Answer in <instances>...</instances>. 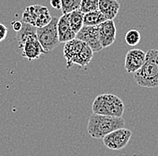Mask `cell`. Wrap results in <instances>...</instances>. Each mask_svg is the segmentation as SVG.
Instances as JSON below:
<instances>
[{
  "instance_id": "cell-22",
  "label": "cell",
  "mask_w": 158,
  "mask_h": 156,
  "mask_svg": "<svg viewBox=\"0 0 158 156\" xmlns=\"http://www.w3.org/2000/svg\"><path fill=\"white\" fill-rule=\"evenodd\" d=\"M50 5L55 9L61 8V0H50Z\"/></svg>"
},
{
  "instance_id": "cell-16",
  "label": "cell",
  "mask_w": 158,
  "mask_h": 156,
  "mask_svg": "<svg viewBox=\"0 0 158 156\" xmlns=\"http://www.w3.org/2000/svg\"><path fill=\"white\" fill-rule=\"evenodd\" d=\"M84 13L77 9L69 14V21L73 31L77 34L84 25Z\"/></svg>"
},
{
  "instance_id": "cell-17",
  "label": "cell",
  "mask_w": 158,
  "mask_h": 156,
  "mask_svg": "<svg viewBox=\"0 0 158 156\" xmlns=\"http://www.w3.org/2000/svg\"><path fill=\"white\" fill-rule=\"evenodd\" d=\"M81 0H61V11L63 14H69L80 8Z\"/></svg>"
},
{
  "instance_id": "cell-19",
  "label": "cell",
  "mask_w": 158,
  "mask_h": 156,
  "mask_svg": "<svg viewBox=\"0 0 158 156\" xmlns=\"http://www.w3.org/2000/svg\"><path fill=\"white\" fill-rule=\"evenodd\" d=\"M98 3L99 0H81L79 9L84 14L98 10Z\"/></svg>"
},
{
  "instance_id": "cell-13",
  "label": "cell",
  "mask_w": 158,
  "mask_h": 156,
  "mask_svg": "<svg viewBox=\"0 0 158 156\" xmlns=\"http://www.w3.org/2000/svg\"><path fill=\"white\" fill-rule=\"evenodd\" d=\"M120 4L117 0H99L98 10L107 18L113 20L118 14Z\"/></svg>"
},
{
  "instance_id": "cell-20",
  "label": "cell",
  "mask_w": 158,
  "mask_h": 156,
  "mask_svg": "<svg viewBox=\"0 0 158 156\" xmlns=\"http://www.w3.org/2000/svg\"><path fill=\"white\" fill-rule=\"evenodd\" d=\"M7 33H8V29L6 28V26L0 23V42L5 40L7 36Z\"/></svg>"
},
{
  "instance_id": "cell-18",
  "label": "cell",
  "mask_w": 158,
  "mask_h": 156,
  "mask_svg": "<svg viewBox=\"0 0 158 156\" xmlns=\"http://www.w3.org/2000/svg\"><path fill=\"white\" fill-rule=\"evenodd\" d=\"M141 34L138 30H129L125 35V41L128 46H136L140 42Z\"/></svg>"
},
{
  "instance_id": "cell-21",
  "label": "cell",
  "mask_w": 158,
  "mask_h": 156,
  "mask_svg": "<svg viewBox=\"0 0 158 156\" xmlns=\"http://www.w3.org/2000/svg\"><path fill=\"white\" fill-rule=\"evenodd\" d=\"M22 23H23L22 21H14V22H12V26H13L14 31H18L22 27Z\"/></svg>"
},
{
  "instance_id": "cell-5",
  "label": "cell",
  "mask_w": 158,
  "mask_h": 156,
  "mask_svg": "<svg viewBox=\"0 0 158 156\" xmlns=\"http://www.w3.org/2000/svg\"><path fill=\"white\" fill-rule=\"evenodd\" d=\"M58 21L59 17L54 16L49 23L43 27L37 28L36 33L40 44L42 49L48 54L59 45V34H58Z\"/></svg>"
},
{
  "instance_id": "cell-12",
  "label": "cell",
  "mask_w": 158,
  "mask_h": 156,
  "mask_svg": "<svg viewBox=\"0 0 158 156\" xmlns=\"http://www.w3.org/2000/svg\"><path fill=\"white\" fill-rule=\"evenodd\" d=\"M58 34L59 42H67L76 38V33L70 26L69 21V14H63L58 21Z\"/></svg>"
},
{
  "instance_id": "cell-6",
  "label": "cell",
  "mask_w": 158,
  "mask_h": 156,
  "mask_svg": "<svg viewBox=\"0 0 158 156\" xmlns=\"http://www.w3.org/2000/svg\"><path fill=\"white\" fill-rule=\"evenodd\" d=\"M52 19L48 7L40 5H32L23 10L22 22L27 23L37 28L47 25Z\"/></svg>"
},
{
  "instance_id": "cell-4",
  "label": "cell",
  "mask_w": 158,
  "mask_h": 156,
  "mask_svg": "<svg viewBox=\"0 0 158 156\" xmlns=\"http://www.w3.org/2000/svg\"><path fill=\"white\" fill-rule=\"evenodd\" d=\"M93 113L112 117H122L125 106L120 98L111 93L100 94L94 99L92 105Z\"/></svg>"
},
{
  "instance_id": "cell-10",
  "label": "cell",
  "mask_w": 158,
  "mask_h": 156,
  "mask_svg": "<svg viewBox=\"0 0 158 156\" xmlns=\"http://www.w3.org/2000/svg\"><path fill=\"white\" fill-rule=\"evenodd\" d=\"M146 59V52L142 49H133L128 50L125 57L124 68L128 73H135L142 67Z\"/></svg>"
},
{
  "instance_id": "cell-8",
  "label": "cell",
  "mask_w": 158,
  "mask_h": 156,
  "mask_svg": "<svg viewBox=\"0 0 158 156\" xmlns=\"http://www.w3.org/2000/svg\"><path fill=\"white\" fill-rule=\"evenodd\" d=\"M76 38L84 41L87 44L92 50L94 52H99L103 49L102 47L100 38H99L98 25L96 26H87L83 25V27L79 30L76 34Z\"/></svg>"
},
{
  "instance_id": "cell-1",
  "label": "cell",
  "mask_w": 158,
  "mask_h": 156,
  "mask_svg": "<svg viewBox=\"0 0 158 156\" xmlns=\"http://www.w3.org/2000/svg\"><path fill=\"white\" fill-rule=\"evenodd\" d=\"M134 79L140 87H158V49H149L140 68L134 73Z\"/></svg>"
},
{
  "instance_id": "cell-15",
  "label": "cell",
  "mask_w": 158,
  "mask_h": 156,
  "mask_svg": "<svg viewBox=\"0 0 158 156\" xmlns=\"http://www.w3.org/2000/svg\"><path fill=\"white\" fill-rule=\"evenodd\" d=\"M107 18L99 11H92L84 14V25L87 26H96L105 22Z\"/></svg>"
},
{
  "instance_id": "cell-14",
  "label": "cell",
  "mask_w": 158,
  "mask_h": 156,
  "mask_svg": "<svg viewBox=\"0 0 158 156\" xmlns=\"http://www.w3.org/2000/svg\"><path fill=\"white\" fill-rule=\"evenodd\" d=\"M36 30H37V27H35L31 24H29L27 23L23 22L21 29L18 31H16V39L18 41L19 49L23 47V45L25 41H27L31 39L37 38Z\"/></svg>"
},
{
  "instance_id": "cell-3",
  "label": "cell",
  "mask_w": 158,
  "mask_h": 156,
  "mask_svg": "<svg viewBox=\"0 0 158 156\" xmlns=\"http://www.w3.org/2000/svg\"><path fill=\"white\" fill-rule=\"evenodd\" d=\"M124 125L125 120L122 117H112L93 113L88 119L87 132L93 138L102 139L109 133L120 127H124Z\"/></svg>"
},
{
  "instance_id": "cell-11",
  "label": "cell",
  "mask_w": 158,
  "mask_h": 156,
  "mask_svg": "<svg viewBox=\"0 0 158 156\" xmlns=\"http://www.w3.org/2000/svg\"><path fill=\"white\" fill-rule=\"evenodd\" d=\"M21 49H23V58H25L30 61L40 59V55L42 54H47L40 44L38 38L31 39L25 41Z\"/></svg>"
},
{
  "instance_id": "cell-2",
  "label": "cell",
  "mask_w": 158,
  "mask_h": 156,
  "mask_svg": "<svg viewBox=\"0 0 158 156\" xmlns=\"http://www.w3.org/2000/svg\"><path fill=\"white\" fill-rule=\"evenodd\" d=\"M64 58L67 60V68L69 69L73 65L85 68L91 62L94 57V51L80 39H75L65 42L63 48Z\"/></svg>"
},
{
  "instance_id": "cell-9",
  "label": "cell",
  "mask_w": 158,
  "mask_h": 156,
  "mask_svg": "<svg viewBox=\"0 0 158 156\" xmlns=\"http://www.w3.org/2000/svg\"><path fill=\"white\" fill-rule=\"evenodd\" d=\"M99 38L102 48L110 47L116 39L117 30L113 20H106L98 25Z\"/></svg>"
},
{
  "instance_id": "cell-7",
  "label": "cell",
  "mask_w": 158,
  "mask_h": 156,
  "mask_svg": "<svg viewBox=\"0 0 158 156\" xmlns=\"http://www.w3.org/2000/svg\"><path fill=\"white\" fill-rule=\"evenodd\" d=\"M132 132L128 128L120 127L107 134L102 138L104 146L110 150H120L128 145Z\"/></svg>"
}]
</instances>
